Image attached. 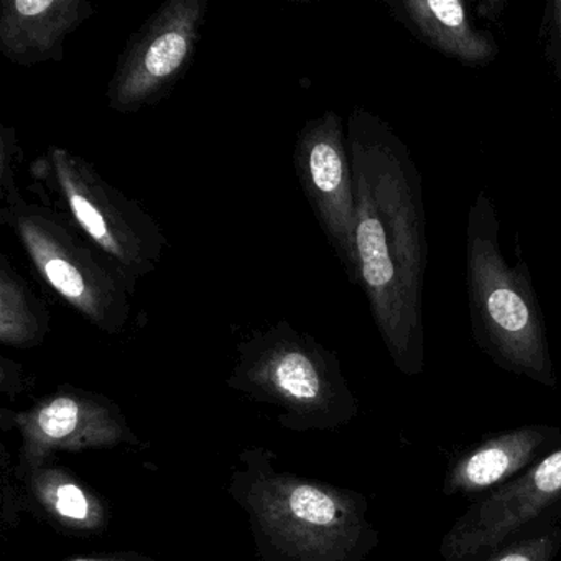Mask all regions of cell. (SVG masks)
I'll return each instance as SVG.
<instances>
[{"mask_svg":"<svg viewBox=\"0 0 561 561\" xmlns=\"http://www.w3.org/2000/svg\"><path fill=\"white\" fill-rule=\"evenodd\" d=\"M290 508L300 520L311 525L330 527L340 522V508L334 499L310 485H301L291 492Z\"/></svg>","mask_w":561,"mask_h":561,"instance_id":"5bb4252c","label":"cell"},{"mask_svg":"<svg viewBox=\"0 0 561 561\" xmlns=\"http://www.w3.org/2000/svg\"><path fill=\"white\" fill-rule=\"evenodd\" d=\"M541 32L547 38L545 54H547L550 64L553 65L554 73H557L561 87V0H553L547 5Z\"/></svg>","mask_w":561,"mask_h":561,"instance_id":"2e32d148","label":"cell"},{"mask_svg":"<svg viewBox=\"0 0 561 561\" xmlns=\"http://www.w3.org/2000/svg\"><path fill=\"white\" fill-rule=\"evenodd\" d=\"M93 15L87 0H2L0 54L24 68L60 64L67 38Z\"/></svg>","mask_w":561,"mask_h":561,"instance_id":"9c48e42d","label":"cell"},{"mask_svg":"<svg viewBox=\"0 0 561 561\" xmlns=\"http://www.w3.org/2000/svg\"><path fill=\"white\" fill-rule=\"evenodd\" d=\"M206 0H169L127 42L107 87L117 113H137L165 100L186 73L205 25Z\"/></svg>","mask_w":561,"mask_h":561,"instance_id":"5b68a950","label":"cell"},{"mask_svg":"<svg viewBox=\"0 0 561 561\" xmlns=\"http://www.w3.org/2000/svg\"><path fill=\"white\" fill-rule=\"evenodd\" d=\"M295 173L328 244L351 284L359 285L356 196L347 130L336 111L308 121L295 140Z\"/></svg>","mask_w":561,"mask_h":561,"instance_id":"8992f818","label":"cell"},{"mask_svg":"<svg viewBox=\"0 0 561 561\" xmlns=\"http://www.w3.org/2000/svg\"><path fill=\"white\" fill-rule=\"evenodd\" d=\"M359 285L393 363L425 367L422 295L428 239L422 176L390 124L363 107L347 119Z\"/></svg>","mask_w":561,"mask_h":561,"instance_id":"6da1fadb","label":"cell"},{"mask_svg":"<svg viewBox=\"0 0 561 561\" xmlns=\"http://www.w3.org/2000/svg\"><path fill=\"white\" fill-rule=\"evenodd\" d=\"M24 159V153L19 144L18 133L14 127L0 126V209L12 208L24 202L21 190H19L15 172L18 163Z\"/></svg>","mask_w":561,"mask_h":561,"instance_id":"4fadbf2b","label":"cell"},{"mask_svg":"<svg viewBox=\"0 0 561 561\" xmlns=\"http://www.w3.org/2000/svg\"><path fill=\"white\" fill-rule=\"evenodd\" d=\"M32 175L57 196L65 215L134 280L159 267L167 238L159 222L114 188L94 165L64 147H48Z\"/></svg>","mask_w":561,"mask_h":561,"instance_id":"277c9868","label":"cell"},{"mask_svg":"<svg viewBox=\"0 0 561 561\" xmlns=\"http://www.w3.org/2000/svg\"><path fill=\"white\" fill-rule=\"evenodd\" d=\"M501 221L491 196L481 190L468 211L466 287L476 344L508 373L557 387L547 324L525 262L502 254Z\"/></svg>","mask_w":561,"mask_h":561,"instance_id":"7a4b0ae2","label":"cell"},{"mask_svg":"<svg viewBox=\"0 0 561 561\" xmlns=\"http://www.w3.org/2000/svg\"><path fill=\"white\" fill-rule=\"evenodd\" d=\"M78 561H88V560H78Z\"/></svg>","mask_w":561,"mask_h":561,"instance_id":"ac0fdd59","label":"cell"},{"mask_svg":"<svg viewBox=\"0 0 561 561\" xmlns=\"http://www.w3.org/2000/svg\"><path fill=\"white\" fill-rule=\"evenodd\" d=\"M560 507L561 446L474 502L446 531L439 553L445 561L484 560Z\"/></svg>","mask_w":561,"mask_h":561,"instance_id":"52a82bcc","label":"cell"},{"mask_svg":"<svg viewBox=\"0 0 561 561\" xmlns=\"http://www.w3.org/2000/svg\"><path fill=\"white\" fill-rule=\"evenodd\" d=\"M38 277L81 317L106 331H117L134 310L137 282L101 251L70 216L27 199L0 209Z\"/></svg>","mask_w":561,"mask_h":561,"instance_id":"3957f363","label":"cell"},{"mask_svg":"<svg viewBox=\"0 0 561 561\" xmlns=\"http://www.w3.org/2000/svg\"><path fill=\"white\" fill-rule=\"evenodd\" d=\"M57 508L67 517L83 520L88 515V502L83 491L73 484L61 485L57 491Z\"/></svg>","mask_w":561,"mask_h":561,"instance_id":"e0dca14e","label":"cell"},{"mask_svg":"<svg viewBox=\"0 0 561 561\" xmlns=\"http://www.w3.org/2000/svg\"><path fill=\"white\" fill-rule=\"evenodd\" d=\"M78 403L75 400L61 397V399L54 400L50 405L42 410L38 416L42 432L50 438H65L70 435L78 425Z\"/></svg>","mask_w":561,"mask_h":561,"instance_id":"9a60e30c","label":"cell"},{"mask_svg":"<svg viewBox=\"0 0 561 561\" xmlns=\"http://www.w3.org/2000/svg\"><path fill=\"white\" fill-rule=\"evenodd\" d=\"M561 446L557 426L528 425L507 430L466 449L449 465L443 494H488L527 471Z\"/></svg>","mask_w":561,"mask_h":561,"instance_id":"ba28073f","label":"cell"},{"mask_svg":"<svg viewBox=\"0 0 561 561\" xmlns=\"http://www.w3.org/2000/svg\"><path fill=\"white\" fill-rule=\"evenodd\" d=\"M390 15L413 37L466 67H484L499 55V45L478 31L462 0H389Z\"/></svg>","mask_w":561,"mask_h":561,"instance_id":"30bf717a","label":"cell"},{"mask_svg":"<svg viewBox=\"0 0 561 561\" xmlns=\"http://www.w3.org/2000/svg\"><path fill=\"white\" fill-rule=\"evenodd\" d=\"M561 548V528H548L538 535L512 541L481 561H551Z\"/></svg>","mask_w":561,"mask_h":561,"instance_id":"7c38bea8","label":"cell"},{"mask_svg":"<svg viewBox=\"0 0 561 561\" xmlns=\"http://www.w3.org/2000/svg\"><path fill=\"white\" fill-rule=\"evenodd\" d=\"M50 313L8 255H0V340L28 344L48 330Z\"/></svg>","mask_w":561,"mask_h":561,"instance_id":"8fae6325","label":"cell"}]
</instances>
